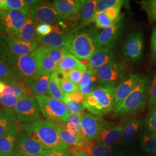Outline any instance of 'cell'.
<instances>
[{
    "mask_svg": "<svg viewBox=\"0 0 156 156\" xmlns=\"http://www.w3.org/2000/svg\"><path fill=\"white\" fill-rule=\"evenodd\" d=\"M145 49V38L142 30L131 31L127 35L122 47V55L126 62L131 64L140 62Z\"/></svg>",
    "mask_w": 156,
    "mask_h": 156,
    "instance_id": "obj_8",
    "label": "cell"
},
{
    "mask_svg": "<svg viewBox=\"0 0 156 156\" xmlns=\"http://www.w3.org/2000/svg\"><path fill=\"white\" fill-rule=\"evenodd\" d=\"M52 25L46 24H38L36 27L37 34L41 36H46L52 31Z\"/></svg>",
    "mask_w": 156,
    "mask_h": 156,
    "instance_id": "obj_51",
    "label": "cell"
},
{
    "mask_svg": "<svg viewBox=\"0 0 156 156\" xmlns=\"http://www.w3.org/2000/svg\"><path fill=\"white\" fill-rule=\"evenodd\" d=\"M145 129L148 133H156V107L151 110L145 118Z\"/></svg>",
    "mask_w": 156,
    "mask_h": 156,
    "instance_id": "obj_40",
    "label": "cell"
},
{
    "mask_svg": "<svg viewBox=\"0 0 156 156\" xmlns=\"http://www.w3.org/2000/svg\"><path fill=\"white\" fill-rule=\"evenodd\" d=\"M115 87L100 86L85 97L82 104L90 114L98 117L106 116L113 111Z\"/></svg>",
    "mask_w": 156,
    "mask_h": 156,
    "instance_id": "obj_4",
    "label": "cell"
},
{
    "mask_svg": "<svg viewBox=\"0 0 156 156\" xmlns=\"http://www.w3.org/2000/svg\"><path fill=\"white\" fill-rule=\"evenodd\" d=\"M59 84L62 91L66 94H70L79 91L78 85L73 83L68 78Z\"/></svg>",
    "mask_w": 156,
    "mask_h": 156,
    "instance_id": "obj_47",
    "label": "cell"
},
{
    "mask_svg": "<svg viewBox=\"0 0 156 156\" xmlns=\"http://www.w3.org/2000/svg\"><path fill=\"white\" fill-rule=\"evenodd\" d=\"M84 71L82 70L79 69H74L70 71L67 73L68 78L72 81L73 83H74L78 86V84L79 83L81 78L82 76V74Z\"/></svg>",
    "mask_w": 156,
    "mask_h": 156,
    "instance_id": "obj_50",
    "label": "cell"
},
{
    "mask_svg": "<svg viewBox=\"0 0 156 156\" xmlns=\"http://www.w3.org/2000/svg\"><path fill=\"white\" fill-rule=\"evenodd\" d=\"M37 62L39 73L42 75H51L57 69V64L53 62L48 56L39 51L37 48L33 52Z\"/></svg>",
    "mask_w": 156,
    "mask_h": 156,
    "instance_id": "obj_26",
    "label": "cell"
},
{
    "mask_svg": "<svg viewBox=\"0 0 156 156\" xmlns=\"http://www.w3.org/2000/svg\"><path fill=\"white\" fill-rule=\"evenodd\" d=\"M51 76L56 80L58 84L61 83L64 80L68 78L67 73L62 71L60 69H56L54 73L51 74Z\"/></svg>",
    "mask_w": 156,
    "mask_h": 156,
    "instance_id": "obj_53",
    "label": "cell"
},
{
    "mask_svg": "<svg viewBox=\"0 0 156 156\" xmlns=\"http://www.w3.org/2000/svg\"><path fill=\"white\" fill-rule=\"evenodd\" d=\"M73 156H90L88 153L83 151H75Z\"/></svg>",
    "mask_w": 156,
    "mask_h": 156,
    "instance_id": "obj_58",
    "label": "cell"
},
{
    "mask_svg": "<svg viewBox=\"0 0 156 156\" xmlns=\"http://www.w3.org/2000/svg\"><path fill=\"white\" fill-rule=\"evenodd\" d=\"M122 7V5L115 6L108 9L105 12L106 13L107 16L109 17V18L112 21L115 22L121 15L120 13H121Z\"/></svg>",
    "mask_w": 156,
    "mask_h": 156,
    "instance_id": "obj_49",
    "label": "cell"
},
{
    "mask_svg": "<svg viewBox=\"0 0 156 156\" xmlns=\"http://www.w3.org/2000/svg\"><path fill=\"white\" fill-rule=\"evenodd\" d=\"M33 94L28 86L18 81L6 83L5 88L1 95H11L22 98L26 95Z\"/></svg>",
    "mask_w": 156,
    "mask_h": 156,
    "instance_id": "obj_29",
    "label": "cell"
},
{
    "mask_svg": "<svg viewBox=\"0 0 156 156\" xmlns=\"http://www.w3.org/2000/svg\"><path fill=\"white\" fill-rule=\"evenodd\" d=\"M57 127L62 141L70 149L74 151H80L86 152L90 143L84 137L69 131L65 127V125H57Z\"/></svg>",
    "mask_w": 156,
    "mask_h": 156,
    "instance_id": "obj_18",
    "label": "cell"
},
{
    "mask_svg": "<svg viewBox=\"0 0 156 156\" xmlns=\"http://www.w3.org/2000/svg\"><path fill=\"white\" fill-rule=\"evenodd\" d=\"M93 71L100 86L115 88L130 75L128 64L122 61L116 60Z\"/></svg>",
    "mask_w": 156,
    "mask_h": 156,
    "instance_id": "obj_6",
    "label": "cell"
},
{
    "mask_svg": "<svg viewBox=\"0 0 156 156\" xmlns=\"http://www.w3.org/2000/svg\"><path fill=\"white\" fill-rule=\"evenodd\" d=\"M0 156H7L5 154H4V153H2V151H0Z\"/></svg>",
    "mask_w": 156,
    "mask_h": 156,
    "instance_id": "obj_61",
    "label": "cell"
},
{
    "mask_svg": "<svg viewBox=\"0 0 156 156\" xmlns=\"http://www.w3.org/2000/svg\"><path fill=\"white\" fill-rule=\"evenodd\" d=\"M100 33L93 27L78 28L69 35L64 48L78 59L89 61L97 50L102 48Z\"/></svg>",
    "mask_w": 156,
    "mask_h": 156,
    "instance_id": "obj_2",
    "label": "cell"
},
{
    "mask_svg": "<svg viewBox=\"0 0 156 156\" xmlns=\"http://www.w3.org/2000/svg\"><path fill=\"white\" fill-rule=\"evenodd\" d=\"M38 23L33 17L28 14L24 25L13 37L26 42H38L36 27Z\"/></svg>",
    "mask_w": 156,
    "mask_h": 156,
    "instance_id": "obj_24",
    "label": "cell"
},
{
    "mask_svg": "<svg viewBox=\"0 0 156 156\" xmlns=\"http://www.w3.org/2000/svg\"><path fill=\"white\" fill-rule=\"evenodd\" d=\"M84 1V0H55L53 3L64 21L75 23L78 20Z\"/></svg>",
    "mask_w": 156,
    "mask_h": 156,
    "instance_id": "obj_15",
    "label": "cell"
},
{
    "mask_svg": "<svg viewBox=\"0 0 156 156\" xmlns=\"http://www.w3.org/2000/svg\"><path fill=\"white\" fill-rule=\"evenodd\" d=\"M29 14L33 17L38 24L55 25L64 22L56 9L53 3L41 2L30 8Z\"/></svg>",
    "mask_w": 156,
    "mask_h": 156,
    "instance_id": "obj_11",
    "label": "cell"
},
{
    "mask_svg": "<svg viewBox=\"0 0 156 156\" xmlns=\"http://www.w3.org/2000/svg\"><path fill=\"white\" fill-rule=\"evenodd\" d=\"M0 81H3L6 83L18 81L14 76L11 67L5 60L0 61Z\"/></svg>",
    "mask_w": 156,
    "mask_h": 156,
    "instance_id": "obj_37",
    "label": "cell"
},
{
    "mask_svg": "<svg viewBox=\"0 0 156 156\" xmlns=\"http://www.w3.org/2000/svg\"><path fill=\"white\" fill-rule=\"evenodd\" d=\"M107 16L106 13L104 12L100 13L95 16L94 23L95 27L97 28L105 29L108 28L114 23Z\"/></svg>",
    "mask_w": 156,
    "mask_h": 156,
    "instance_id": "obj_41",
    "label": "cell"
},
{
    "mask_svg": "<svg viewBox=\"0 0 156 156\" xmlns=\"http://www.w3.org/2000/svg\"><path fill=\"white\" fill-rule=\"evenodd\" d=\"M13 111L19 124L32 123L41 119V112L35 98L26 95L22 97Z\"/></svg>",
    "mask_w": 156,
    "mask_h": 156,
    "instance_id": "obj_9",
    "label": "cell"
},
{
    "mask_svg": "<svg viewBox=\"0 0 156 156\" xmlns=\"http://www.w3.org/2000/svg\"><path fill=\"white\" fill-rule=\"evenodd\" d=\"M6 83L3 81H0V95L2 94L3 90L5 88Z\"/></svg>",
    "mask_w": 156,
    "mask_h": 156,
    "instance_id": "obj_60",
    "label": "cell"
},
{
    "mask_svg": "<svg viewBox=\"0 0 156 156\" xmlns=\"http://www.w3.org/2000/svg\"><path fill=\"white\" fill-rule=\"evenodd\" d=\"M49 95L54 99L60 101L62 102L66 100V94L64 93L60 86V84L51 75L49 84Z\"/></svg>",
    "mask_w": 156,
    "mask_h": 156,
    "instance_id": "obj_35",
    "label": "cell"
},
{
    "mask_svg": "<svg viewBox=\"0 0 156 156\" xmlns=\"http://www.w3.org/2000/svg\"><path fill=\"white\" fill-rule=\"evenodd\" d=\"M142 76V74L139 73H132L123 83L117 86L115 91L113 112L116 111L121 106L123 102L139 83Z\"/></svg>",
    "mask_w": 156,
    "mask_h": 156,
    "instance_id": "obj_17",
    "label": "cell"
},
{
    "mask_svg": "<svg viewBox=\"0 0 156 156\" xmlns=\"http://www.w3.org/2000/svg\"><path fill=\"white\" fill-rule=\"evenodd\" d=\"M0 11H8L6 5L5 0H0Z\"/></svg>",
    "mask_w": 156,
    "mask_h": 156,
    "instance_id": "obj_59",
    "label": "cell"
},
{
    "mask_svg": "<svg viewBox=\"0 0 156 156\" xmlns=\"http://www.w3.org/2000/svg\"><path fill=\"white\" fill-rule=\"evenodd\" d=\"M6 35L5 34H0V61H5L6 60L9 49L6 42Z\"/></svg>",
    "mask_w": 156,
    "mask_h": 156,
    "instance_id": "obj_48",
    "label": "cell"
},
{
    "mask_svg": "<svg viewBox=\"0 0 156 156\" xmlns=\"http://www.w3.org/2000/svg\"><path fill=\"white\" fill-rule=\"evenodd\" d=\"M97 4V0H84L78 17V21L80 23L78 28L85 27L94 23Z\"/></svg>",
    "mask_w": 156,
    "mask_h": 156,
    "instance_id": "obj_25",
    "label": "cell"
},
{
    "mask_svg": "<svg viewBox=\"0 0 156 156\" xmlns=\"http://www.w3.org/2000/svg\"><path fill=\"white\" fill-rule=\"evenodd\" d=\"M66 22L52 25L53 30L46 36L37 35V41L41 46L51 48H62L66 45L67 39L73 31L68 28Z\"/></svg>",
    "mask_w": 156,
    "mask_h": 156,
    "instance_id": "obj_10",
    "label": "cell"
},
{
    "mask_svg": "<svg viewBox=\"0 0 156 156\" xmlns=\"http://www.w3.org/2000/svg\"><path fill=\"white\" fill-rule=\"evenodd\" d=\"M140 145L144 151L156 154V135L153 133L146 132L140 138Z\"/></svg>",
    "mask_w": 156,
    "mask_h": 156,
    "instance_id": "obj_32",
    "label": "cell"
},
{
    "mask_svg": "<svg viewBox=\"0 0 156 156\" xmlns=\"http://www.w3.org/2000/svg\"><path fill=\"white\" fill-rule=\"evenodd\" d=\"M67 109L71 113L82 115L85 110L82 102H78L73 101L66 100L64 102Z\"/></svg>",
    "mask_w": 156,
    "mask_h": 156,
    "instance_id": "obj_45",
    "label": "cell"
},
{
    "mask_svg": "<svg viewBox=\"0 0 156 156\" xmlns=\"http://www.w3.org/2000/svg\"><path fill=\"white\" fill-rule=\"evenodd\" d=\"M44 151L37 142L21 131L11 156H38Z\"/></svg>",
    "mask_w": 156,
    "mask_h": 156,
    "instance_id": "obj_16",
    "label": "cell"
},
{
    "mask_svg": "<svg viewBox=\"0 0 156 156\" xmlns=\"http://www.w3.org/2000/svg\"><path fill=\"white\" fill-rule=\"evenodd\" d=\"M6 62L14 76L20 83L28 85L41 76L33 53L26 56H17L9 53Z\"/></svg>",
    "mask_w": 156,
    "mask_h": 156,
    "instance_id": "obj_5",
    "label": "cell"
},
{
    "mask_svg": "<svg viewBox=\"0 0 156 156\" xmlns=\"http://www.w3.org/2000/svg\"><path fill=\"white\" fill-rule=\"evenodd\" d=\"M19 124L13 109L3 108L0 109V138L19 127Z\"/></svg>",
    "mask_w": 156,
    "mask_h": 156,
    "instance_id": "obj_22",
    "label": "cell"
},
{
    "mask_svg": "<svg viewBox=\"0 0 156 156\" xmlns=\"http://www.w3.org/2000/svg\"><path fill=\"white\" fill-rule=\"evenodd\" d=\"M84 98L85 97L79 91V92H75V93H70V94H66L65 101H73L78 102H82L84 100Z\"/></svg>",
    "mask_w": 156,
    "mask_h": 156,
    "instance_id": "obj_54",
    "label": "cell"
},
{
    "mask_svg": "<svg viewBox=\"0 0 156 156\" xmlns=\"http://www.w3.org/2000/svg\"><path fill=\"white\" fill-rule=\"evenodd\" d=\"M156 107V73L153 79L151 81V91L149 99L147 104V109L148 111L153 109Z\"/></svg>",
    "mask_w": 156,
    "mask_h": 156,
    "instance_id": "obj_43",
    "label": "cell"
},
{
    "mask_svg": "<svg viewBox=\"0 0 156 156\" xmlns=\"http://www.w3.org/2000/svg\"><path fill=\"white\" fill-rule=\"evenodd\" d=\"M57 68L68 73L74 69L86 71L88 68L77 57L69 52L64 57L62 62L57 64Z\"/></svg>",
    "mask_w": 156,
    "mask_h": 156,
    "instance_id": "obj_28",
    "label": "cell"
},
{
    "mask_svg": "<svg viewBox=\"0 0 156 156\" xmlns=\"http://www.w3.org/2000/svg\"><path fill=\"white\" fill-rule=\"evenodd\" d=\"M149 75L142 76L139 83L113 114L121 119L134 118L147 107L151 84Z\"/></svg>",
    "mask_w": 156,
    "mask_h": 156,
    "instance_id": "obj_3",
    "label": "cell"
},
{
    "mask_svg": "<svg viewBox=\"0 0 156 156\" xmlns=\"http://www.w3.org/2000/svg\"><path fill=\"white\" fill-rule=\"evenodd\" d=\"M27 16L22 12L16 10L5 11V31L8 36L13 37L23 27Z\"/></svg>",
    "mask_w": 156,
    "mask_h": 156,
    "instance_id": "obj_19",
    "label": "cell"
},
{
    "mask_svg": "<svg viewBox=\"0 0 156 156\" xmlns=\"http://www.w3.org/2000/svg\"><path fill=\"white\" fill-rule=\"evenodd\" d=\"M115 61L116 57L114 50L109 48H101L90 58L88 68L96 69Z\"/></svg>",
    "mask_w": 156,
    "mask_h": 156,
    "instance_id": "obj_21",
    "label": "cell"
},
{
    "mask_svg": "<svg viewBox=\"0 0 156 156\" xmlns=\"http://www.w3.org/2000/svg\"><path fill=\"white\" fill-rule=\"evenodd\" d=\"M20 98L11 95H0V105L13 109Z\"/></svg>",
    "mask_w": 156,
    "mask_h": 156,
    "instance_id": "obj_44",
    "label": "cell"
},
{
    "mask_svg": "<svg viewBox=\"0 0 156 156\" xmlns=\"http://www.w3.org/2000/svg\"><path fill=\"white\" fill-rule=\"evenodd\" d=\"M4 16H5V11H0V33L3 30H5Z\"/></svg>",
    "mask_w": 156,
    "mask_h": 156,
    "instance_id": "obj_55",
    "label": "cell"
},
{
    "mask_svg": "<svg viewBox=\"0 0 156 156\" xmlns=\"http://www.w3.org/2000/svg\"><path fill=\"white\" fill-rule=\"evenodd\" d=\"M20 129L37 142L44 150H67L69 147L61 140L57 125L46 119L21 124Z\"/></svg>",
    "mask_w": 156,
    "mask_h": 156,
    "instance_id": "obj_1",
    "label": "cell"
},
{
    "mask_svg": "<svg viewBox=\"0 0 156 156\" xmlns=\"http://www.w3.org/2000/svg\"><path fill=\"white\" fill-rule=\"evenodd\" d=\"M100 86L99 82L94 74V76L87 83L79 87V92L84 97H86Z\"/></svg>",
    "mask_w": 156,
    "mask_h": 156,
    "instance_id": "obj_42",
    "label": "cell"
},
{
    "mask_svg": "<svg viewBox=\"0 0 156 156\" xmlns=\"http://www.w3.org/2000/svg\"><path fill=\"white\" fill-rule=\"evenodd\" d=\"M142 122L140 119L130 118L124 120V128L120 140L122 145L130 144L138 134L141 127Z\"/></svg>",
    "mask_w": 156,
    "mask_h": 156,
    "instance_id": "obj_23",
    "label": "cell"
},
{
    "mask_svg": "<svg viewBox=\"0 0 156 156\" xmlns=\"http://www.w3.org/2000/svg\"><path fill=\"white\" fill-rule=\"evenodd\" d=\"M35 98L45 119L57 125L66 124L70 112L64 102L48 95L35 96Z\"/></svg>",
    "mask_w": 156,
    "mask_h": 156,
    "instance_id": "obj_7",
    "label": "cell"
},
{
    "mask_svg": "<svg viewBox=\"0 0 156 156\" xmlns=\"http://www.w3.org/2000/svg\"><path fill=\"white\" fill-rule=\"evenodd\" d=\"M37 49L57 64L62 62L64 57L68 53V50L64 47L56 49L39 46L37 47Z\"/></svg>",
    "mask_w": 156,
    "mask_h": 156,
    "instance_id": "obj_31",
    "label": "cell"
},
{
    "mask_svg": "<svg viewBox=\"0 0 156 156\" xmlns=\"http://www.w3.org/2000/svg\"><path fill=\"white\" fill-rule=\"evenodd\" d=\"M105 120L102 118L95 116L90 113L82 114V134L90 143L95 142L100 136Z\"/></svg>",
    "mask_w": 156,
    "mask_h": 156,
    "instance_id": "obj_13",
    "label": "cell"
},
{
    "mask_svg": "<svg viewBox=\"0 0 156 156\" xmlns=\"http://www.w3.org/2000/svg\"><path fill=\"white\" fill-rule=\"evenodd\" d=\"M151 58L153 62H156V26L151 34Z\"/></svg>",
    "mask_w": 156,
    "mask_h": 156,
    "instance_id": "obj_52",
    "label": "cell"
},
{
    "mask_svg": "<svg viewBox=\"0 0 156 156\" xmlns=\"http://www.w3.org/2000/svg\"><path fill=\"white\" fill-rule=\"evenodd\" d=\"M65 127L69 131L84 137L82 131V115L70 113Z\"/></svg>",
    "mask_w": 156,
    "mask_h": 156,
    "instance_id": "obj_33",
    "label": "cell"
},
{
    "mask_svg": "<svg viewBox=\"0 0 156 156\" xmlns=\"http://www.w3.org/2000/svg\"><path fill=\"white\" fill-rule=\"evenodd\" d=\"M20 127H17L10 132L0 138V151L6 154L11 156L15 147L17 140L21 131Z\"/></svg>",
    "mask_w": 156,
    "mask_h": 156,
    "instance_id": "obj_27",
    "label": "cell"
},
{
    "mask_svg": "<svg viewBox=\"0 0 156 156\" xmlns=\"http://www.w3.org/2000/svg\"><path fill=\"white\" fill-rule=\"evenodd\" d=\"M51 75L41 76L28 85V87L35 96L49 95V84Z\"/></svg>",
    "mask_w": 156,
    "mask_h": 156,
    "instance_id": "obj_30",
    "label": "cell"
},
{
    "mask_svg": "<svg viewBox=\"0 0 156 156\" xmlns=\"http://www.w3.org/2000/svg\"><path fill=\"white\" fill-rule=\"evenodd\" d=\"M6 42L9 53L17 56L30 55L38 46V42H26L12 36L6 37Z\"/></svg>",
    "mask_w": 156,
    "mask_h": 156,
    "instance_id": "obj_20",
    "label": "cell"
},
{
    "mask_svg": "<svg viewBox=\"0 0 156 156\" xmlns=\"http://www.w3.org/2000/svg\"><path fill=\"white\" fill-rule=\"evenodd\" d=\"M111 156H128L126 153H124L123 152V151H118V150H113V152L112 153Z\"/></svg>",
    "mask_w": 156,
    "mask_h": 156,
    "instance_id": "obj_57",
    "label": "cell"
},
{
    "mask_svg": "<svg viewBox=\"0 0 156 156\" xmlns=\"http://www.w3.org/2000/svg\"><path fill=\"white\" fill-rule=\"evenodd\" d=\"M25 2L30 6V8L33 6L39 5L41 2H42V1H38V0H25Z\"/></svg>",
    "mask_w": 156,
    "mask_h": 156,
    "instance_id": "obj_56",
    "label": "cell"
},
{
    "mask_svg": "<svg viewBox=\"0 0 156 156\" xmlns=\"http://www.w3.org/2000/svg\"><path fill=\"white\" fill-rule=\"evenodd\" d=\"M74 151L67 150H44L38 156H73Z\"/></svg>",
    "mask_w": 156,
    "mask_h": 156,
    "instance_id": "obj_46",
    "label": "cell"
},
{
    "mask_svg": "<svg viewBox=\"0 0 156 156\" xmlns=\"http://www.w3.org/2000/svg\"><path fill=\"white\" fill-rule=\"evenodd\" d=\"M7 10H16L22 12L25 15H28L30 7L23 0H5Z\"/></svg>",
    "mask_w": 156,
    "mask_h": 156,
    "instance_id": "obj_39",
    "label": "cell"
},
{
    "mask_svg": "<svg viewBox=\"0 0 156 156\" xmlns=\"http://www.w3.org/2000/svg\"><path fill=\"white\" fill-rule=\"evenodd\" d=\"M124 128V120L119 123L105 121L99 138L95 142L99 145L112 147L121 138Z\"/></svg>",
    "mask_w": 156,
    "mask_h": 156,
    "instance_id": "obj_14",
    "label": "cell"
},
{
    "mask_svg": "<svg viewBox=\"0 0 156 156\" xmlns=\"http://www.w3.org/2000/svg\"><path fill=\"white\" fill-rule=\"evenodd\" d=\"M126 13H122L111 26L100 33L99 39L102 48L113 49L117 45L125 27Z\"/></svg>",
    "mask_w": 156,
    "mask_h": 156,
    "instance_id": "obj_12",
    "label": "cell"
},
{
    "mask_svg": "<svg viewBox=\"0 0 156 156\" xmlns=\"http://www.w3.org/2000/svg\"><path fill=\"white\" fill-rule=\"evenodd\" d=\"M150 22H156V0H143L140 2Z\"/></svg>",
    "mask_w": 156,
    "mask_h": 156,
    "instance_id": "obj_36",
    "label": "cell"
},
{
    "mask_svg": "<svg viewBox=\"0 0 156 156\" xmlns=\"http://www.w3.org/2000/svg\"><path fill=\"white\" fill-rule=\"evenodd\" d=\"M154 133V134H156V133Z\"/></svg>",
    "mask_w": 156,
    "mask_h": 156,
    "instance_id": "obj_62",
    "label": "cell"
},
{
    "mask_svg": "<svg viewBox=\"0 0 156 156\" xmlns=\"http://www.w3.org/2000/svg\"><path fill=\"white\" fill-rule=\"evenodd\" d=\"M113 151L112 147L99 145L94 142L90 143L86 152L90 156H111Z\"/></svg>",
    "mask_w": 156,
    "mask_h": 156,
    "instance_id": "obj_34",
    "label": "cell"
},
{
    "mask_svg": "<svg viewBox=\"0 0 156 156\" xmlns=\"http://www.w3.org/2000/svg\"><path fill=\"white\" fill-rule=\"evenodd\" d=\"M127 1L123 0H98L95 16L106 11V10L113 6L123 5Z\"/></svg>",
    "mask_w": 156,
    "mask_h": 156,
    "instance_id": "obj_38",
    "label": "cell"
}]
</instances>
